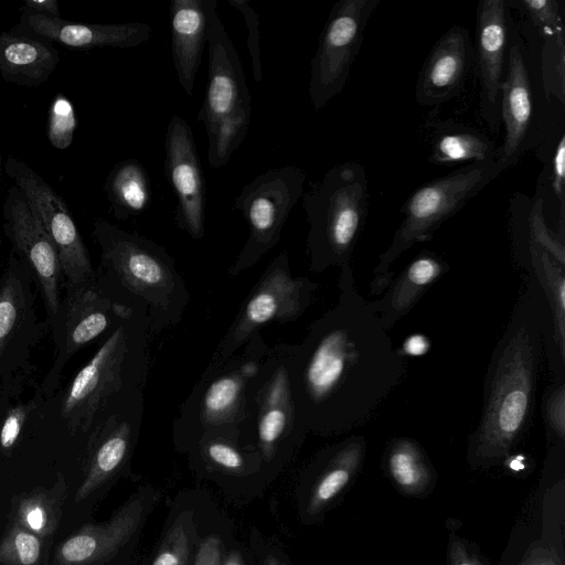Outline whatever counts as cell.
Wrapping results in <instances>:
<instances>
[{
	"instance_id": "obj_1",
	"label": "cell",
	"mask_w": 565,
	"mask_h": 565,
	"mask_svg": "<svg viewBox=\"0 0 565 565\" xmlns=\"http://www.w3.org/2000/svg\"><path fill=\"white\" fill-rule=\"evenodd\" d=\"M339 297L291 344L290 380L307 431L339 435L365 424L402 382L407 362L358 291L351 264L340 268Z\"/></svg>"
},
{
	"instance_id": "obj_2",
	"label": "cell",
	"mask_w": 565,
	"mask_h": 565,
	"mask_svg": "<svg viewBox=\"0 0 565 565\" xmlns=\"http://www.w3.org/2000/svg\"><path fill=\"white\" fill-rule=\"evenodd\" d=\"M530 274L488 365L482 414L469 438V456L475 463H495L507 457L531 419L550 312L537 280Z\"/></svg>"
},
{
	"instance_id": "obj_3",
	"label": "cell",
	"mask_w": 565,
	"mask_h": 565,
	"mask_svg": "<svg viewBox=\"0 0 565 565\" xmlns=\"http://www.w3.org/2000/svg\"><path fill=\"white\" fill-rule=\"evenodd\" d=\"M152 337L145 308L138 309L108 332L65 391L60 411L71 433H89L117 399L143 390Z\"/></svg>"
},
{
	"instance_id": "obj_4",
	"label": "cell",
	"mask_w": 565,
	"mask_h": 565,
	"mask_svg": "<svg viewBox=\"0 0 565 565\" xmlns=\"http://www.w3.org/2000/svg\"><path fill=\"white\" fill-rule=\"evenodd\" d=\"M92 235L100 248L103 276L146 308L152 335L177 324L190 294L167 249L102 218Z\"/></svg>"
},
{
	"instance_id": "obj_5",
	"label": "cell",
	"mask_w": 565,
	"mask_h": 565,
	"mask_svg": "<svg viewBox=\"0 0 565 565\" xmlns=\"http://www.w3.org/2000/svg\"><path fill=\"white\" fill-rule=\"evenodd\" d=\"M309 231L307 254L315 273L351 264L369 209L363 166L345 162L330 168L302 196Z\"/></svg>"
},
{
	"instance_id": "obj_6",
	"label": "cell",
	"mask_w": 565,
	"mask_h": 565,
	"mask_svg": "<svg viewBox=\"0 0 565 565\" xmlns=\"http://www.w3.org/2000/svg\"><path fill=\"white\" fill-rule=\"evenodd\" d=\"M503 170L497 160L468 163L429 181L404 202V218L373 270L372 294L383 292L393 281L391 266L414 244L426 241L450 216L494 180Z\"/></svg>"
},
{
	"instance_id": "obj_7",
	"label": "cell",
	"mask_w": 565,
	"mask_h": 565,
	"mask_svg": "<svg viewBox=\"0 0 565 565\" xmlns=\"http://www.w3.org/2000/svg\"><path fill=\"white\" fill-rule=\"evenodd\" d=\"M268 349L259 331L231 358L211 361L180 406L173 422L174 435L195 443L205 431L239 426L246 415L250 385Z\"/></svg>"
},
{
	"instance_id": "obj_8",
	"label": "cell",
	"mask_w": 565,
	"mask_h": 565,
	"mask_svg": "<svg viewBox=\"0 0 565 565\" xmlns=\"http://www.w3.org/2000/svg\"><path fill=\"white\" fill-rule=\"evenodd\" d=\"M34 279L10 250L0 277V415L33 383L32 353L50 331L36 309Z\"/></svg>"
},
{
	"instance_id": "obj_9",
	"label": "cell",
	"mask_w": 565,
	"mask_h": 565,
	"mask_svg": "<svg viewBox=\"0 0 565 565\" xmlns=\"http://www.w3.org/2000/svg\"><path fill=\"white\" fill-rule=\"evenodd\" d=\"M100 278L103 280L96 278L89 284L65 286V296L50 324L55 354L40 385L45 399L58 388L66 364L79 350L145 308L107 277Z\"/></svg>"
},
{
	"instance_id": "obj_10",
	"label": "cell",
	"mask_w": 565,
	"mask_h": 565,
	"mask_svg": "<svg viewBox=\"0 0 565 565\" xmlns=\"http://www.w3.org/2000/svg\"><path fill=\"white\" fill-rule=\"evenodd\" d=\"M291 344L269 347L256 374L246 415L238 426L241 439L254 441L256 452L270 462L307 433L292 393Z\"/></svg>"
},
{
	"instance_id": "obj_11",
	"label": "cell",
	"mask_w": 565,
	"mask_h": 565,
	"mask_svg": "<svg viewBox=\"0 0 565 565\" xmlns=\"http://www.w3.org/2000/svg\"><path fill=\"white\" fill-rule=\"evenodd\" d=\"M317 289L318 284L309 277L292 276L289 255L281 250L247 295L211 361L231 358L268 323L298 320L311 305Z\"/></svg>"
},
{
	"instance_id": "obj_12",
	"label": "cell",
	"mask_w": 565,
	"mask_h": 565,
	"mask_svg": "<svg viewBox=\"0 0 565 565\" xmlns=\"http://www.w3.org/2000/svg\"><path fill=\"white\" fill-rule=\"evenodd\" d=\"M306 172L296 166L265 171L233 202L248 224V237L228 269L231 277L255 266L280 239L282 227L305 192Z\"/></svg>"
},
{
	"instance_id": "obj_13",
	"label": "cell",
	"mask_w": 565,
	"mask_h": 565,
	"mask_svg": "<svg viewBox=\"0 0 565 565\" xmlns=\"http://www.w3.org/2000/svg\"><path fill=\"white\" fill-rule=\"evenodd\" d=\"M381 0H340L333 7L311 61L309 97L316 110L343 89L364 30Z\"/></svg>"
},
{
	"instance_id": "obj_14",
	"label": "cell",
	"mask_w": 565,
	"mask_h": 565,
	"mask_svg": "<svg viewBox=\"0 0 565 565\" xmlns=\"http://www.w3.org/2000/svg\"><path fill=\"white\" fill-rule=\"evenodd\" d=\"M4 171L34 209L60 257L64 286L96 280L88 249L64 199L29 164L10 154Z\"/></svg>"
},
{
	"instance_id": "obj_15",
	"label": "cell",
	"mask_w": 565,
	"mask_h": 565,
	"mask_svg": "<svg viewBox=\"0 0 565 565\" xmlns=\"http://www.w3.org/2000/svg\"><path fill=\"white\" fill-rule=\"evenodd\" d=\"M209 74L198 120L206 134L218 124H250L252 98L238 53L221 21L215 0H206Z\"/></svg>"
},
{
	"instance_id": "obj_16",
	"label": "cell",
	"mask_w": 565,
	"mask_h": 565,
	"mask_svg": "<svg viewBox=\"0 0 565 565\" xmlns=\"http://www.w3.org/2000/svg\"><path fill=\"white\" fill-rule=\"evenodd\" d=\"M3 233L11 250L31 271L44 303L51 324L61 303V284L64 282L57 250L41 220L20 190L9 188L2 206Z\"/></svg>"
},
{
	"instance_id": "obj_17",
	"label": "cell",
	"mask_w": 565,
	"mask_h": 565,
	"mask_svg": "<svg viewBox=\"0 0 565 565\" xmlns=\"http://www.w3.org/2000/svg\"><path fill=\"white\" fill-rule=\"evenodd\" d=\"M145 415L143 390L111 404L97 419L86 448L84 478L75 492L79 503L113 478L128 459Z\"/></svg>"
},
{
	"instance_id": "obj_18",
	"label": "cell",
	"mask_w": 565,
	"mask_h": 565,
	"mask_svg": "<svg viewBox=\"0 0 565 565\" xmlns=\"http://www.w3.org/2000/svg\"><path fill=\"white\" fill-rule=\"evenodd\" d=\"M164 172L177 196L174 220L193 239L205 234V186L193 132L173 115L167 126Z\"/></svg>"
},
{
	"instance_id": "obj_19",
	"label": "cell",
	"mask_w": 565,
	"mask_h": 565,
	"mask_svg": "<svg viewBox=\"0 0 565 565\" xmlns=\"http://www.w3.org/2000/svg\"><path fill=\"white\" fill-rule=\"evenodd\" d=\"M11 32L76 50L105 46L127 49L147 41L152 28L145 22L87 24L20 11L19 21Z\"/></svg>"
},
{
	"instance_id": "obj_20",
	"label": "cell",
	"mask_w": 565,
	"mask_h": 565,
	"mask_svg": "<svg viewBox=\"0 0 565 565\" xmlns=\"http://www.w3.org/2000/svg\"><path fill=\"white\" fill-rule=\"evenodd\" d=\"M508 38V8L504 0H482L476 30L480 79V110L492 131L500 124V93Z\"/></svg>"
},
{
	"instance_id": "obj_21",
	"label": "cell",
	"mask_w": 565,
	"mask_h": 565,
	"mask_svg": "<svg viewBox=\"0 0 565 565\" xmlns=\"http://www.w3.org/2000/svg\"><path fill=\"white\" fill-rule=\"evenodd\" d=\"M472 62L468 31L454 25L433 46L415 85V99L422 106H437L455 97L465 83Z\"/></svg>"
},
{
	"instance_id": "obj_22",
	"label": "cell",
	"mask_w": 565,
	"mask_h": 565,
	"mask_svg": "<svg viewBox=\"0 0 565 565\" xmlns=\"http://www.w3.org/2000/svg\"><path fill=\"white\" fill-rule=\"evenodd\" d=\"M143 502L130 499L105 523H87L61 542L52 565H99L108 561L137 530Z\"/></svg>"
},
{
	"instance_id": "obj_23",
	"label": "cell",
	"mask_w": 565,
	"mask_h": 565,
	"mask_svg": "<svg viewBox=\"0 0 565 565\" xmlns=\"http://www.w3.org/2000/svg\"><path fill=\"white\" fill-rule=\"evenodd\" d=\"M533 116L532 88L520 44L508 51V68L500 93V119L504 138L495 160L502 170L513 166L520 154Z\"/></svg>"
},
{
	"instance_id": "obj_24",
	"label": "cell",
	"mask_w": 565,
	"mask_h": 565,
	"mask_svg": "<svg viewBox=\"0 0 565 565\" xmlns=\"http://www.w3.org/2000/svg\"><path fill=\"white\" fill-rule=\"evenodd\" d=\"M169 15L173 65L181 87L191 97L207 36L206 0H173Z\"/></svg>"
},
{
	"instance_id": "obj_25",
	"label": "cell",
	"mask_w": 565,
	"mask_h": 565,
	"mask_svg": "<svg viewBox=\"0 0 565 565\" xmlns=\"http://www.w3.org/2000/svg\"><path fill=\"white\" fill-rule=\"evenodd\" d=\"M526 258L529 270L537 280L550 312V329L545 339V348L554 382L565 381L564 267L535 244L527 246Z\"/></svg>"
},
{
	"instance_id": "obj_26",
	"label": "cell",
	"mask_w": 565,
	"mask_h": 565,
	"mask_svg": "<svg viewBox=\"0 0 565 565\" xmlns=\"http://www.w3.org/2000/svg\"><path fill=\"white\" fill-rule=\"evenodd\" d=\"M60 60L57 49L46 41L11 31L0 33V74L8 83L39 87Z\"/></svg>"
},
{
	"instance_id": "obj_27",
	"label": "cell",
	"mask_w": 565,
	"mask_h": 565,
	"mask_svg": "<svg viewBox=\"0 0 565 565\" xmlns=\"http://www.w3.org/2000/svg\"><path fill=\"white\" fill-rule=\"evenodd\" d=\"M444 260L436 254L423 250L386 288L383 297L370 302L384 328L388 331L405 316L422 295L446 270Z\"/></svg>"
},
{
	"instance_id": "obj_28",
	"label": "cell",
	"mask_w": 565,
	"mask_h": 565,
	"mask_svg": "<svg viewBox=\"0 0 565 565\" xmlns=\"http://www.w3.org/2000/svg\"><path fill=\"white\" fill-rule=\"evenodd\" d=\"M516 198L511 203L510 222L515 260L529 270L526 249L530 244H535L564 267V236L548 228L543 215L542 198L527 199L522 194Z\"/></svg>"
},
{
	"instance_id": "obj_29",
	"label": "cell",
	"mask_w": 565,
	"mask_h": 565,
	"mask_svg": "<svg viewBox=\"0 0 565 565\" xmlns=\"http://www.w3.org/2000/svg\"><path fill=\"white\" fill-rule=\"evenodd\" d=\"M67 497V484L62 472H57L50 488L35 487L15 495L11 502L10 521L40 536L55 534Z\"/></svg>"
},
{
	"instance_id": "obj_30",
	"label": "cell",
	"mask_w": 565,
	"mask_h": 565,
	"mask_svg": "<svg viewBox=\"0 0 565 565\" xmlns=\"http://www.w3.org/2000/svg\"><path fill=\"white\" fill-rule=\"evenodd\" d=\"M365 454L362 436H352L333 447L309 500L308 511L318 513L352 480Z\"/></svg>"
},
{
	"instance_id": "obj_31",
	"label": "cell",
	"mask_w": 565,
	"mask_h": 565,
	"mask_svg": "<svg viewBox=\"0 0 565 565\" xmlns=\"http://www.w3.org/2000/svg\"><path fill=\"white\" fill-rule=\"evenodd\" d=\"M105 192L118 220L141 214L151 201L148 173L136 159H126L114 166L106 178Z\"/></svg>"
},
{
	"instance_id": "obj_32",
	"label": "cell",
	"mask_w": 565,
	"mask_h": 565,
	"mask_svg": "<svg viewBox=\"0 0 565 565\" xmlns=\"http://www.w3.org/2000/svg\"><path fill=\"white\" fill-rule=\"evenodd\" d=\"M387 472L408 494L423 491L431 480V468L422 447L411 438H396L385 455Z\"/></svg>"
},
{
	"instance_id": "obj_33",
	"label": "cell",
	"mask_w": 565,
	"mask_h": 565,
	"mask_svg": "<svg viewBox=\"0 0 565 565\" xmlns=\"http://www.w3.org/2000/svg\"><path fill=\"white\" fill-rule=\"evenodd\" d=\"M490 139L476 130L456 127L437 135L429 160L434 163L482 162L495 159Z\"/></svg>"
},
{
	"instance_id": "obj_34",
	"label": "cell",
	"mask_w": 565,
	"mask_h": 565,
	"mask_svg": "<svg viewBox=\"0 0 565 565\" xmlns=\"http://www.w3.org/2000/svg\"><path fill=\"white\" fill-rule=\"evenodd\" d=\"M43 539L11 522L0 540V565H40Z\"/></svg>"
},
{
	"instance_id": "obj_35",
	"label": "cell",
	"mask_w": 565,
	"mask_h": 565,
	"mask_svg": "<svg viewBox=\"0 0 565 565\" xmlns=\"http://www.w3.org/2000/svg\"><path fill=\"white\" fill-rule=\"evenodd\" d=\"M45 397L38 386L26 399L18 398L0 415V452L10 455L31 416L41 407Z\"/></svg>"
},
{
	"instance_id": "obj_36",
	"label": "cell",
	"mask_w": 565,
	"mask_h": 565,
	"mask_svg": "<svg viewBox=\"0 0 565 565\" xmlns=\"http://www.w3.org/2000/svg\"><path fill=\"white\" fill-rule=\"evenodd\" d=\"M542 73L546 92L564 104L565 97V33L564 30L545 36L542 52Z\"/></svg>"
},
{
	"instance_id": "obj_37",
	"label": "cell",
	"mask_w": 565,
	"mask_h": 565,
	"mask_svg": "<svg viewBox=\"0 0 565 565\" xmlns=\"http://www.w3.org/2000/svg\"><path fill=\"white\" fill-rule=\"evenodd\" d=\"M76 127L77 118L72 102L64 94H56L47 113L46 135L50 143L57 150L67 149Z\"/></svg>"
},
{
	"instance_id": "obj_38",
	"label": "cell",
	"mask_w": 565,
	"mask_h": 565,
	"mask_svg": "<svg viewBox=\"0 0 565 565\" xmlns=\"http://www.w3.org/2000/svg\"><path fill=\"white\" fill-rule=\"evenodd\" d=\"M190 539L183 522L178 521L168 532L152 565H188Z\"/></svg>"
},
{
	"instance_id": "obj_39",
	"label": "cell",
	"mask_w": 565,
	"mask_h": 565,
	"mask_svg": "<svg viewBox=\"0 0 565 565\" xmlns=\"http://www.w3.org/2000/svg\"><path fill=\"white\" fill-rule=\"evenodd\" d=\"M543 415L550 434L565 438V381L554 382L543 396Z\"/></svg>"
},
{
	"instance_id": "obj_40",
	"label": "cell",
	"mask_w": 565,
	"mask_h": 565,
	"mask_svg": "<svg viewBox=\"0 0 565 565\" xmlns=\"http://www.w3.org/2000/svg\"><path fill=\"white\" fill-rule=\"evenodd\" d=\"M520 4L544 36L564 30L559 2L555 0H522Z\"/></svg>"
},
{
	"instance_id": "obj_41",
	"label": "cell",
	"mask_w": 565,
	"mask_h": 565,
	"mask_svg": "<svg viewBox=\"0 0 565 565\" xmlns=\"http://www.w3.org/2000/svg\"><path fill=\"white\" fill-rule=\"evenodd\" d=\"M228 4L237 9L244 17L247 26V49L252 60L253 77L256 82L263 79L260 62V33L259 19L255 10L246 0H228Z\"/></svg>"
},
{
	"instance_id": "obj_42",
	"label": "cell",
	"mask_w": 565,
	"mask_h": 565,
	"mask_svg": "<svg viewBox=\"0 0 565 565\" xmlns=\"http://www.w3.org/2000/svg\"><path fill=\"white\" fill-rule=\"evenodd\" d=\"M551 188L559 205V231L564 236L565 220V136L562 134L556 142L550 171Z\"/></svg>"
},
{
	"instance_id": "obj_43",
	"label": "cell",
	"mask_w": 565,
	"mask_h": 565,
	"mask_svg": "<svg viewBox=\"0 0 565 565\" xmlns=\"http://www.w3.org/2000/svg\"><path fill=\"white\" fill-rule=\"evenodd\" d=\"M194 565H221V544L217 536H209L201 543Z\"/></svg>"
},
{
	"instance_id": "obj_44",
	"label": "cell",
	"mask_w": 565,
	"mask_h": 565,
	"mask_svg": "<svg viewBox=\"0 0 565 565\" xmlns=\"http://www.w3.org/2000/svg\"><path fill=\"white\" fill-rule=\"evenodd\" d=\"M449 565H482L479 559L472 556L465 544L459 540H452L448 548Z\"/></svg>"
},
{
	"instance_id": "obj_45",
	"label": "cell",
	"mask_w": 565,
	"mask_h": 565,
	"mask_svg": "<svg viewBox=\"0 0 565 565\" xmlns=\"http://www.w3.org/2000/svg\"><path fill=\"white\" fill-rule=\"evenodd\" d=\"M20 11L55 18L61 17L57 0H24Z\"/></svg>"
},
{
	"instance_id": "obj_46",
	"label": "cell",
	"mask_w": 565,
	"mask_h": 565,
	"mask_svg": "<svg viewBox=\"0 0 565 565\" xmlns=\"http://www.w3.org/2000/svg\"><path fill=\"white\" fill-rule=\"evenodd\" d=\"M430 348L429 340L422 334H412L405 339L402 353L407 356L424 355Z\"/></svg>"
},
{
	"instance_id": "obj_47",
	"label": "cell",
	"mask_w": 565,
	"mask_h": 565,
	"mask_svg": "<svg viewBox=\"0 0 565 565\" xmlns=\"http://www.w3.org/2000/svg\"><path fill=\"white\" fill-rule=\"evenodd\" d=\"M520 565H559L552 553L544 548H534Z\"/></svg>"
},
{
	"instance_id": "obj_48",
	"label": "cell",
	"mask_w": 565,
	"mask_h": 565,
	"mask_svg": "<svg viewBox=\"0 0 565 565\" xmlns=\"http://www.w3.org/2000/svg\"><path fill=\"white\" fill-rule=\"evenodd\" d=\"M267 565H278V564L275 559H269Z\"/></svg>"
},
{
	"instance_id": "obj_49",
	"label": "cell",
	"mask_w": 565,
	"mask_h": 565,
	"mask_svg": "<svg viewBox=\"0 0 565 565\" xmlns=\"http://www.w3.org/2000/svg\"><path fill=\"white\" fill-rule=\"evenodd\" d=\"M0 180H1V154H0Z\"/></svg>"
},
{
	"instance_id": "obj_50",
	"label": "cell",
	"mask_w": 565,
	"mask_h": 565,
	"mask_svg": "<svg viewBox=\"0 0 565 565\" xmlns=\"http://www.w3.org/2000/svg\"><path fill=\"white\" fill-rule=\"evenodd\" d=\"M1 246H2V239H1V237H0V252H1Z\"/></svg>"
}]
</instances>
